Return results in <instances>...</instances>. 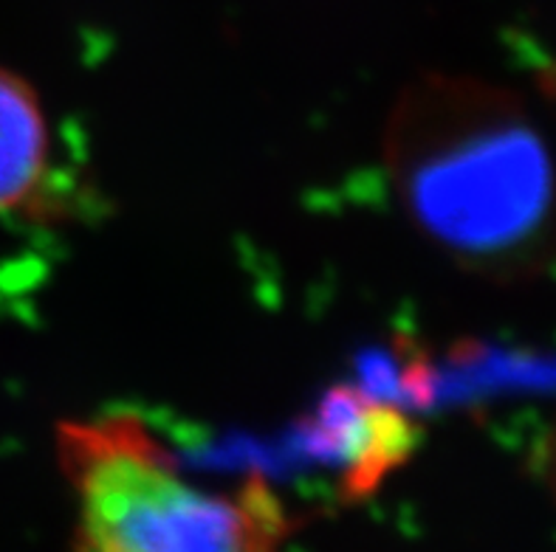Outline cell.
I'll list each match as a JSON object with an SVG mask.
<instances>
[{"label":"cell","instance_id":"1","mask_svg":"<svg viewBox=\"0 0 556 552\" xmlns=\"http://www.w3.org/2000/svg\"><path fill=\"white\" fill-rule=\"evenodd\" d=\"M384 169L418 234L466 271L529 280L556 254V164L506 88L427 74L395 99Z\"/></svg>","mask_w":556,"mask_h":552},{"label":"cell","instance_id":"2","mask_svg":"<svg viewBox=\"0 0 556 552\" xmlns=\"http://www.w3.org/2000/svg\"><path fill=\"white\" fill-rule=\"evenodd\" d=\"M54 454L77 502V550L261 552L296 527L261 476L232 490L198 488L134 414L56 423Z\"/></svg>","mask_w":556,"mask_h":552},{"label":"cell","instance_id":"3","mask_svg":"<svg viewBox=\"0 0 556 552\" xmlns=\"http://www.w3.org/2000/svg\"><path fill=\"white\" fill-rule=\"evenodd\" d=\"M317 418L319 446L345 462L342 485L351 497L374 493L413 457L418 442V432L407 414L353 389L331 391Z\"/></svg>","mask_w":556,"mask_h":552},{"label":"cell","instance_id":"4","mask_svg":"<svg viewBox=\"0 0 556 552\" xmlns=\"http://www.w3.org/2000/svg\"><path fill=\"white\" fill-rule=\"evenodd\" d=\"M51 125L40 93L0 65V217L23 211L49 187Z\"/></svg>","mask_w":556,"mask_h":552}]
</instances>
